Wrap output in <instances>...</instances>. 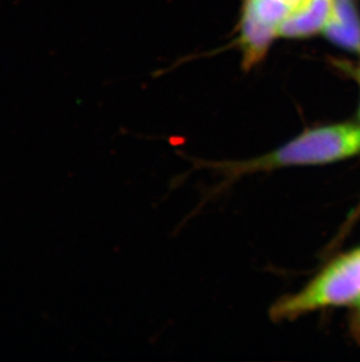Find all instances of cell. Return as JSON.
<instances>
[{"mask_svg":"<svg viewBox=\"0 0 360 362\" xmlns=\"http://www.w3.org/2000/svg\"><path fill=\"white\" fill-rule=\"evenodd\" d=\"M360 154V128L338 123L306 130L275 151L245 161L220 162L212 168L228 177L283 168L331 163Z\"/></svg>","mask_w":360,"mask_h":362,"instance_id":"obj_1","label":"cell"},{"mask_svg":"<svg viewBox=\"0 0 360 362\" xmlns=\"http://www.w3.org/2000/svg\"><path fill=\"white\" fill-rule=\"evenodd\" d=\"M360 298V247L333 260L302 290L281 298L269 312L274 322L292 320L330 306L354 305Z\"/></svg>","mask_w":360,"mask_h":362,"instance_id":"obj_2","label":"cell"},{"mask_svg":"<svg viewBox=\"0 0 360 362\" xmlns=\"http://www.w3.org/2000/svg\"><path fill=\"white\" fill-rule=\"evenodd\" d=\"M336 0H306L292 11L280 26L279 35L284 38H309L324 31L332 16Z\"/></svg>","mask_w":360,"mask_h":362,"instance_id":"obj_3","label":"cell"},{"mask_svg":"<svg viewBox=\"0 0 360 362\" xmlns=\"http://www.w3.org/2000/svg\"><path fill=\"white\" fill-rule=\"evenodd\" d=\"M239 45L242 52V64L246 69H252L265 59L270 45L279 35V30L258 21L251 12L242 8L239 25Z\"/></svg>","mask_w":360,"mask_h":362,"instance_id":"obj_4","label":"cell"},{"mask_svg":"<svg viewBox=\"0 0 360 362\" xmlns=\"http://www.w3.org/2000/svg\"><path fill=\"white\" fill-rule=\"evenodd\" d=\"M324 33L333 44L360 52V18L350 0H336Z\"/></svg>","mask_w":360,"mask_h":362,"instance_id":"obj_5","label":"cell"},{"mask_svg":"<svg viewBox=\"0 0 360 362\" xmlns=\"http://www.w3.org/2000/svg\"><path fill=\"white\" fill-rule=\"evenodd\" d=\"M354 327L357 333L360 334V298L354 304Z\"/></svg>","mask_w":360,"mask_h":362,"instance_id":"obj_6","label":"cell"},{"mask_svg":"<svg viewBox=\"0 0 360 362\" xmlns=\"http://www.w3.org/2000/svg\"><path fill=\"white\" fill-rule=\"evenodd\" d=\"M277 1L282 3L283 5H286L289 10L292 12V11L297 10L299 6H302L306 0H277Z\"/></svg>","mask_w":360,"mask_h":362,"instance_id":"obj_7","label":"cell"}]
</instances>
